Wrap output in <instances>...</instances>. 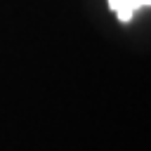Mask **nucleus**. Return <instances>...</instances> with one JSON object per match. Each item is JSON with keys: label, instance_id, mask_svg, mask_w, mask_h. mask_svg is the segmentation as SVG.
<instances>
[{"label": "nucleus", "instance_id": "f257e3e1", "mask_svg": "<svg viewBox=\"0 0 151 151\" xmlns=\"http://www.w3.org/2000/svg\"><path fill=\"white\" fill-rule=\"evenodd\" d=\"M149 5H151V0H109V7L116 12L118 21H125V24L134 17L137 9L149 7Z\"/></svg>", "mask_w": 151, "mask_h": 151}]
</instances>
